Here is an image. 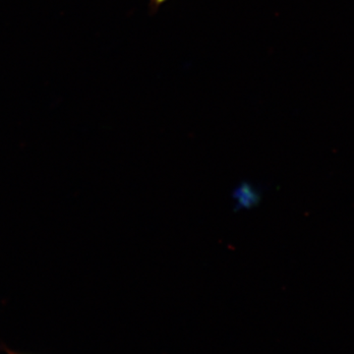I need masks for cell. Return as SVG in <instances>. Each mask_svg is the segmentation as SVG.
Wrapping results in <instances>:
<instances>
[{
    "label": "cell",
    "mask_w": 354,
    "mask_h": 354,
    "mask_svg": "<svg viewBox=\"0 0 354 354\" xmlns=\"http://www.w3.org/2000/svg\"><path fill=\"white\" fill-rule=\"evenodd\" d=\"M260 191L254 184L243 181L234 188L232 201L237 211H248L260 203Z\"/></svg>",
    "instance_id": "obj_1"
},
{
    "label": "cell",
    "mask_w": 354,
    "mask_h": 354,
    "mask_svg": "<svg viewBox=\"0 0 354 354\" xmlns=\"http://www.w3.org/2000/svg\"><path fill=\"white\" fill-rule=\"evenodd\" d=\"M153 1L155 2L156 6H160V4L164 3L167 0H153Z\"/></svg>",
    "instance_id": "obj_2"
},
{
    "label": "cell",
    "mask_w": 354,
    "mask_h": 354,
    "mask_svg": "<svg viewBox=\"0 0 354 354\" xmlns=\"http://www.w3.org/2000/svg\"><path fill=\"white\" fill-rule=\"evenodd\" d=\"M8 354H22V353H14V351H7Z\"/></svg>",
    "instance_id": "obj_3"
}]
</instances>
